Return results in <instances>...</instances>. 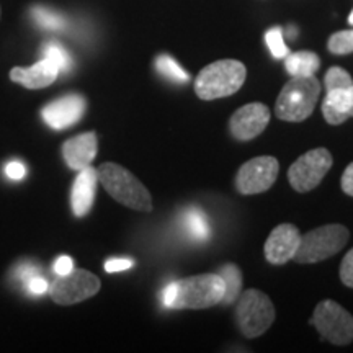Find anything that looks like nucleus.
Masks as SVG:
<instances>
[{"mask_svg": "<svg viewBox=\"0 0 353 353\" xmlns=\"http://www.w3.org/2000/svg\"><path fill=\"white\" fill-rule=\"evenodd\" d=\"M321 65V59L312 51H298L286 56L285 68L291 77L314 76Z\"/></svg>", "mask_w": 353, "mask_h": 353, "instance_id": "nucleus-18", "label": "nucleus"}, {"mask_svg": "<svg viewBox=\"0 0 353 353\" xmlns=\"http://www.w3.org/2000/svg\"><path fill=\"white\" fill-rule=\"evenodd\" d=\"M97 174H99V182L103 185L108 195L118 203L143 213L152 211V198L149 190L125 167L114 162H105L97 169Z\"/></svg>", "mask_w": 353, "mask_h": 353, "instance_id": "nucleus-1", "label": "nucleus"}, {"mask_svg": "<svg viewBox=\"0 0 353 353\" xmlns=\"http://www.w3.org/2000/svg\"><path fill=\"white\" fill-rule=\"evenodd\" d=\"M175 299V281H172L164 288L162 291V304H164L165 307L172 309V303H174Z\"/></svg>", "mask_w": 353, "mask_h": 353, "instance_id": "nucleus-33", "label": "nucleus"}, {"mask_svg": "<svg viewBox=\"0 0 353 353\" xmlns=\"http://www.w3.org/2000/svg\"><path fill=\"white\" fill-rule=\"evenodd\" d=\"M61 70L57 65L48 57H43L32 68H13L10 70V81L20 83L30 90H38V88H46L56 81Z\"/></svg>", "mask_w": 353, "mask_h": 353, "instance_id": "nucleus-16", "label": "nucleus"}, {"mask_svg": "<svg viewBox=\"0 0 353 353\" xmlns=\"http://www.w3.org/2000/svg\"><path fill=\"white\" fill-rule=\"evenodd\" d=\"M332 167V156L327 149L317 148L303 154L288 170V180L296 192L306 193L322 182Z\"/></svg>", "mask_w": 353, "mask_h": 353, "instance_id": "nucleus-9", "label": "nucleus"}, {"mask_svg": "<svg viewBox=\"0 0 353 353\" xmlns=\"http://www.w3.org/2000/svg\"><path fill=\"white\" fill-rule=\"evenodd\" d=\"M26 290L32 294H43L50 290V285H48V281L44 278L34 275L26 280Z\"/></svg>", "mask_w": 353, "mask_h": 353, "instance_id": "nucleus-29", "label": "nucleus"}, {"mask_svg": "<svg viewBox=\"0 0 353 353\" xmlns=\"http://www.w3.org/2000/svg\"><path fill=\"white\" fill-rule=\"evenodd\" d=\"M74 270V262L72 259L68 257V255H61L59 259L54 262V272L56 275H68Z\"/></svg>", "mask_w": 353, "mask_h": 353, "instance_id": "nucleus-30", "label": "nucleus"}, {"mask_svg": "<svg viewBox=\"0 0 353 353\" xmlns=\"http://www.w3.org/2000/svg\"><path fill=\"white\" fill-rule=\"evenodd\" d=\"M185 229L193 239L196 241H206L211 236V228L208 219H206L205 213L198 208H190L183 216Z\"/></svg>", "mask_w": 353, "mask_h": 353, "instance_id": "nucleus-19", "label": "nucleus"}, {"mask_svg": "<svg viewBox=\"0 0 353 353\" xmlns=\"http://www.w3.org/2000/svg\"><path fill=\"white\" fill-rule=\"evenodd\" d=\"M43 52H44V57L51 59L52 63L57 65V69H59V70H69L70 69V64H72V61H70L69 52L65 51L63 46H59V44H56V43H50L46 48H44Z\"/></svg>", "mask_w": 353, "mask_h": 353, "instance_id": "nucleus-25", "label": "nucleus"}, {"mask_svg": "<svg viewBox=\"0 0 353 353\" xmlns=\"http://www.w3.org/2000/svg\"><path fill=\"white\" fill-rule=\"evenodd\" d=\"M100 278L94 273L74 268L68 275H57L50 286V294L52 301L61 306H70L85 301V299L95 296L100 291Z\"/></svg>", "mask_w": 353, "mask_h": 353, "instance_id": "nucleus-8", "label": "nucleus"}, {"mask_svg": "<svg viewBox=\"0 0 353 353\" xmlns=\"http://www.w3.org/2000/svg\"><path fill=\"white\" fill-rule=\"evenodd\" d=\"M327 48L332 54H350L353 52V30H342V32L334 33L329 38Z\"/></svg>", "mask_w": 353, "mask_h": 353, "instance_id": "nucleus-22", "label": "nucleus"}, {"mask_svg": "<svg viewBox=\"0 0 353 353\" xmlns=\"http://www.w3.org/2000/svg\"><path fill=\"white\" fill-rule=\"evenodd\" d=\"M245 65L236 59H221L206 65L198 74L195 92L201 100H214L234 95L244 85Z\"/></svg>", "mask_w": 353, "mask_h": 353, "instance_id": "nucleus-3", "label": "nucleus"}, {"mask_svg": "<svg viewBox=\"0 0 353 353\" xmlns=\"http://www.w3.org/2000/svg\"><path fill=\"white\" fill-rule=\"evenodd\" d=\"M34 275H37V268H33V267H23L19 272V276L21 278V280H25V281L28 280V278L34 276Z\"/></svg>", "mask_w": 353, "mask_h": 353, "instance_id": "nucleus-34", "label": "nucleus"}, {"mask_svg": "<svg viewBox=\"0 0 353 353\" xmlns=\"http://www.w3.org/2000/svg\"><path fill=\"white\" fill-rule=\"evenodd\" d=\"M134 265V260L131 259H112L105 263V270L108 273H117V272H125Z\"/></svg>", "mask_w": 353, "mask_h": 353, "instance_id": "nucleus-28", "label": "nucleus"}, {"mask_svg": "<svg viewBox=\"0 0 353 353\" xmlns=\"http://www.w3.org/2000/svg\"><path fill=\"white\" fill-rule=\"evenodd\" d=\"M85 113V99L82 95L70 94L51 101L43 108L41 117L52 130H64L81 120Z\"/></svg>", "mask_w": 353, "mask_h": 353, "instance_id": "nucleus-12", "label": "nucleus"}, {"mask_svg": "<svg viewBox=\"0 0 353 353\" xmlns=\"http://www.w3.org/2000/svg\"><path fill=\"white\" fill-rule=\"evenodd\" d=\"M97 183H99V174L92 165L79 170V175L74 182L72 193H70V205L77 218H83L90 213L97 195Z\"/></svg>", "mask_w": 353, "mask_h": 353, "instance_id": "nucleus-15", "label": "nucleus"}, {"mask_svg": "<svg viewBox=\"0 0 353 353\" xmlns=\"http://www.w3.org/2000/svg\"><path fill=\"white\" fill-rule=\"evenodd\" d=\"M301 234L293 224H280L268 236L263 252L267 260L273 265H283L296 254Z\"/></svg>", "mask_w": 353, "mask_h": 353, "instance_id": "nucleus-13", "label": "nucleus"}, {"mask_svg": "<svg viewBox=\"0 0 353 353\" xmlns=\"http://www.w3.org/2000/svg\"><path fill=\"white\" fill-rule=\"evenodd\" d=\"M265 41H267L268 50H270V52L275 59H283V57L290 54L288 46L285 44L283 32H281V28L268 30L267 34H265Z\"/></svg>", "mask_w": 353, "mask_h": 353, "instance_id": "nucleus-24", "label": "nucleus"}, {"mask_svg": "<svg viewBox=\"0 0 353 353\" xmlns=\"http://www.w3.org/2000/svg\"><path fill=\"white\" fill-rule=\"evenodd\" d=\"M348 229L342 224H327L301 236L293 260L298 263H317L339 254L347 245Z\"/></svg>", "mask_w": 353, "mask_h": 353, "instance_id": "nucleus-5", "label": "nucleus"}, {"mask_svg": "<svg viewBox=\"0 0 353 353\" xmlns=\"http://www.w3.org/2000/svg\"><path fill=\"white\" fill-rule=\"evenodd\" d=\"M322 114L329 125H342L353 118V87L329 90L322 101Z\"/></svg>", "mask_w": 353, "mask_h": 353, "instance_id": "nucleus-17", "label": "nucleus"}, {"mask_svg": "<svg viewBox=\"0 0 353 353\" xmlns=\"http://www.w3.org/2000/svg\"><path fill=\"white\" fill-rule=\"evenodd\" d=\"M341 280L348 288H353V249L342 260Z\"/></svg>", "mask_w": 353, "mask_h": 353, "instance_id": "nucleus-27", "label": "nucleus"}, {"mask_svg": "<svg viewBox=\"0 0 353 353\" xmlns=\"http://www.w3.org/2000/svg\"><path fill=\"white\" fill-rule=\"evenodd\" d=\"M6 174H7L8 179L20 180V179H23V176H25L26 169H25V165L21 164V162H8L7 167H6Z\"/></svg>", "mask_w": 353, "mask_h": 353, "instance_id": "nucleus-31", "label": "nucleus"}, {"mask_svg": "<svg viewBox=\"0 0 353 353\" xmlns=\"http://www.w3.org/2000/svg\"><path fill=\"white\" fill-rule=\"evenodd\" d=\"M99 149L95 132H83L76 138H70L63 144V156L65 164L72 170H82L94 162Z\"/></svg>", "mask_w": 353, "mask_h": 353, "instance_id": "nucleus-14", "label": "nucleus"}, {"mask_svg": "<svg viewBox=\"0 0 353 353\" xmlns=\"http://www.w3.org/2000/svg\"><path fill=\"white\" fill-rule=\"evenodd\" d=\"M342 190L348 196H353V162L348 164V167L342 175Z\"/></svg>", "mask_w": 353, "mask_h": 353, "instance_id": "nucleus-32", "label": "nucleus"}, {"mask_svg": "<svg viewBox=\"0 0 353 353\" xmlns=\"http://www.w3.org/2000/svg\"><path fill=\"white\" fill-rule=\"evenodd\" d=\"M270 121V110L263 103H247L236 110L229 121L231 134L239 141H250L265 131Z\"/></svg>", "mask_w": 353, "mask_h": 353, "instance_id": "nucleus-11", "label": "nucleus"}, {"mask_svg": "<svg viewBox=\"0 0 353 353\" xmlns=\"http://www.w3.org/2000/svg\"><path fill=\"white\" fill-rule=\"evenodd\" d=\"M280 164L275 157L260 156L247 161L236 176V187L242 195H257L275 183Z\"/></svg>", "mask_w": 353, "mask_h": 353, "instance_id": "nucleus-10", "label": "nucleus"}, {"mask_svg": "<svg viewBox=\"0 0 353 353\" xmlns=\"http://www.w3.org/2000/svg\"><path fill=\"white\" fill-rule=\"evenodd\" d=\"M226 285L219 273H203L175 281L172 309H206L223 301Z\"/></svg>", "mask_w": 353, "mask_h": 353, "instance_id": "nucleus-4", "label": "nucleus"}, {"mask_svg": "<svg viewBox=\"0 0 353 353\" xmlns=\"http://www.w3.org/2000/svg\"><path fill=\"white\" fill-rule=\"evenodd\" d=\"M33 17L43 28L46 30H63L64 28V20L59 15H56L54 12L48 10V8L37 7L33 8Z\"/></svg>", "mask_w": 353, "mask_h": 353, "instance_id": "nucleus-26", "label": "nucleus"}, {"mask_svg": "<svg viewBox=\"0 0 353 353\" xmlns=\"http://www.w3.org/2000/svg\"><path fill=\"white\" fill-rule=\"evenodd\" d=\"M348 25L353 26V10L350 12V15H348Z\"/></svg>", "mask_w": 353, "mask_h": 353, "instance_id": "nucleus-35", "label": "nucleus"}, {"mask_svg": "<svg viewBox=\"0 0 353 353\" xmlns=\"http://www.w3.org/2000/svg\"><path fill=\"white\" fill-rule=\"evenodd\" d=\"M275 306L267 294L259 290H245L237 298V327L247 339H255L267 332L275 321Z\"/></svg>", "mask_w": 353, "mask_h": 353, "instance_id": "nucleus-6", "label": "nucleus"}, {"mask_svg": "<svg viewBox=\"0 0 353 353\" xmlns=\"http://www.w3.org/2000/svg\"><path fill=\"white\" fill-rule=\"evenodd\" d=\"M156 68L162 76L170 79L176 83H187L190 81V74L187 70H183L180 68V64L176 63L174 57L167 56V54H161L157 56L156 59Z\"/></svg>", "mask_w": 353, "mask_h": 353, "instance_id": "nucleus-21", "label": "nucleus"}, {"mask_svg": "<svg viewBox=\"0 0 353 353\" xmlns=\"http://www.w3.org/2000/svg\"><path fill=\"white\" fill-rule=\"evenodd\" d=\"M325 90H337V88L353 87V79L345 69L342 68H330L324 77Z\"/></svg>", "mask_w": 353, "mask_h": 353, "instance_id": "nucleus-23", "label": "nucleus"}, {"mask_svg": "<svg viewBox=\"0 0 353 353\" xmlns=\"http://www.w3.org/2000/svg\"><path fill=\"white\" fill-rule=\"evenodd\" d=\"M321 95V83L314 76H296L283 87L275 103L280 120L301 123L314 112Z\"/></svg>", "mask_w": 353, "mask_h": 353, "instance_id": "nucleus-2", "label": "nucleus"}, {"mask_svg": "<svg viewBox=\"0 0 353 353\" xmlns=\"http://www.w3.org/2000/svg\"><path fill=\"white\" fill-rule=\"evenodd\" d=\"M219 275L224 280V285H226V293H224V298L221 303L232 304L234 301H237V298H239L241 290H242L241 268L237 267V265L228 263L221 268Z\"/></svg>", "mask_w": 353, "mask_h": 353, "instance_id": "nucleus-20", "label": "nucleus"}, {"mask_svg": "<svg viewBox=\"0 0 353 353\" xmlns=\"http://www.w3.org/2000/svg\"><path fill=\"white\" fill-rule=\"evenodd\" d=\"M311 324L322 339L334 345H347L353 341V316L332 299H324L317 304Z\"/></svg>", "mask_w": 353, "mask_h": 353, "instance_id": "nucleus-7", "label": "nucleus"}]
</instances>
